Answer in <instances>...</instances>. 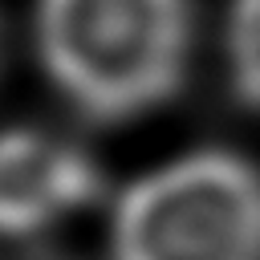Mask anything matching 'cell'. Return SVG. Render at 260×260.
<instances>
[{
	"label": "cell",
	"instance_id": "4",
	"mask_svg": "<svg viewBox=\"0 0 260 260\" xmlns=\"http://www.w3.org/2000/svg\"><path fill=\"white\" fill-rule=\"evenodd\" d=\"M232 89L244 106L260 110V0H236L228 20Z\"/></svg>",
	"mask_w": 260,
	"mask_h": 260
},
{
	"label": "cell",
	"instance_id": "2",
	"mask_svg": "<svg viewBox=\"0 0 260 260\" xmlns=\"http://www.w3.org/2000/svg\"><path fill=\"white\" fill-rule=\"evenodd\" d=\"M114 260H260V171L223 150L134 183L114 211Z\"/></svg>",
	"mask_w": 260,
	"mask_h": 260
},
{
	"label": "cell",
	"instance_id": "1",
	"mask_svg": "<svg viewBox=\"0 0 260 260\" xmlns=\"http://www.w3.org/2000/svg\"><path fill=\"white\" fill-rule=\"evenodd\" d=\"M41 61L89 122H122L167 102L187 73V0H41Z\"/></svg>",
	"mask_w": 260,
	"mask_h": 260
},
{
	"label": "cell",
	"instance_id": "3",
	"mask_svg": "<svg viewBox=\"0 0 260 260\" xmlns=\"http://www.w3.org/2000/svg\"><path fill=\"white\" fill-rule=\"evenodd\" d=\"M102 195L93 158L45 130L0 134V236H32Z\"/></svg>",
	"mask_w": 260,
	"mask_h": 260
}]
</instances>
